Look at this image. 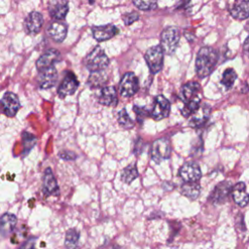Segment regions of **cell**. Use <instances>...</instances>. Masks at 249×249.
Returning a JSON list of instances; mask_svg holds the SVG:
<instances>
[{
    "label": "cell",
    "instance_id": "obj_2",
    "mask_svg": "<svg viewBox=\"0 0 249 249\" xmlns=\"http://www.w3.org/2000/svg\"><path fill=\"white\" fill-rule=\"evenodd\" d=\"M85 65L90 72L103 71L109 65V58L105 52L97 46L86 56Z\"/></svg>",
    "mask_w": 249,
    "mask_h": 249
},
{
    "label": "cell",
    "instance_id": "obj_22",
    "mask_svg": "<svg viewBox=\"0 0 249 249\" xmlns=\"http://www.w3.org/2000/svg\"><path fill=\"white\" fill-rule=\"evenodd\" d=\"M99 103L105 106H115L118 103V97H117V91L116 89L112 86L104 87L99 94L98 98Z\"/></svg>",
    "mask_w": 249,
    "mask_h": 249
},
{
    "label": "cell",
    "instance_id": "obj_16",
    "mask_svg": "<svg viewBox=\"0 0 249 249\" xmlns=\"http://www.w3.org/2000/svg\"><path fill=\"white\" fill-rule=\"evenodd\" d=\"M181 92L185 103L193 100H201L200 86L197 82H188L183 86Z\"/></svg>",
    "mask_w": 249,
    "mask_h": 249
},
{
    "label": "cell",
    "instance_id": "obj_15",
    "mask_svg": "<svg viewBox=\"0 0 249 249\" xmlns=\"http://www.w3.org/2000/svg\"><path fill=\"white\" fill-rule=\"evenodd\" d=\"M42 190H43V194L46 196H54L58 194V185L53 173V170L50 167H47L44 171Z\"/></svg>",
    "mask_w": 249,
    "mask_h": 249
},
{
    "label": "cell",
    "instance_id": "obj_11",
    "mask_svg": "<svg viewBox=\"0 0 249 249\" xmlns=\"http://www.w3.org/2000/svg\"><path fill=\"white\" fill-rule=\"evenodd\" d=\"M56 80H57V72L54 66L39 71L38 85L40 89H48L53 88L56 83Z\"/></svg>",
    "mask_w": 249,
    "mask_h": 249
},
{
    "label": "cell",
    "instance_id": "obj_23",
    "mask_svg": "<svg viewBox=\"0 0 249 249\" xmlns=\"http://www.w3.org/2000/svg\"><path fill=\"white\" fill-rule=\"evenodd\" d=\"M18 219L14 214L5 213L0 218V234L2 236L9 235L15 229Z\"/></svg>",
    "mask_w": 249,
    "mask_h": 249
},
{
    "label": "cell",
    "instance_id": "obj_34",
    "mask_svg": "<svg viewBox=\"0 0 249 249\" xmlns=\"http://www.w3.org/2000/svg\"><path fill=\"white\" fill-rule=\"evenodd\" d=\"M138 19H139V14L137 12H130V13L124 14L123 17V20L126 25H129Z\"/></svg>",
    "mask_w": 249,
    "mask_h": 249
},
{
    "label": "cell",
    "instance_id": "obj_6",
    "mask_svg": "<svg viewBox=\"0 0 249 249\" xmlns=\"http://www.w3.org/2000/svg\"><path fill=\"white\" fill-rule=\"evenodd\" d=\"M20 107L18 97L14 92H6L0 100V111L7 117H14Z\"/></svg>",
    "mask_w": 249,
    "mask_h": 249
},
{
    "label": "cell",
    "instance_id": "obj_30",
    "mask_svg": "<svg viewBox=\"0 0 249 249\" xmlns=\"http://www.w3.org/2000/svg\"><path fill=\"white\" fill-rule=\"evenodd\" d=\"M118 121H119L120 125L123 126L124 128H131L134 125V122L130 119V117L128 116V114L124 108L119 112Z\"/></svg>",
    "mask_w": 249,
    "mask_h": 249
},
{
    "label": "cell",
    "instance_id": "obj_3",
    "mask_svg": "<svg viewBox=\"0 0 249 249\" xmlns=\"http://www.w3.org/2000/svg\"><path fill=\"white\" fill-rule=\"evenodd\" d=\"M180 39L179 29L175 26L166 27L160 35V47L163 53L172 54L178 47Z\"/></svg>",
    "mask_w": 249,
    "mask_h": 249
},
{
    "label": "cell",
    "instance_id": "obj_7",
    "mask_svg": "<svg viewBox=\"0 0 249 249\" xmlns=\"http://www.w3.org/2000/svg\"><path fill=\"white\" fill-rule=\"evenodd\" d=\"M138 90V79L131 73H125L120 83V92L124 97H130Z\"/></svg>",
    "mask_w": 249,
    "mask_h": 249
},
{
    "label": "cell",
    "instance_id": "obj_32",
    "mask_svg": "<svg viewBox=\"0 0 249 249\" xmlns=\"http://www.w3.org/2000/svg\"><path fill=\"white\" fill-rule=\"evenodd\" d=\"M200 105V100H193V101H189V102H186L184 107L182 108L181 110V113L182 115L185 117V118H188L190 117L194 112L196 111V109L199 107Z\"/></svg>",
    "mask_w": 249,
    "mask_h": 249
},
{
    "label": "cell",
    "instance_id": "obj_13",
    "mask_svg": "<svg viewBox=\"0 0 249 249\" xmlns=\"http://www.w3.org/2000/svg\"><path fill=\"white\" fill-rule=\"evenodd\" d=\"M211 108L208 104H200L199 107L196 109V112H194L190 117L189 125L193 127H199L202 124H204L210 116Z\"/></svg>",
    "mask_w": 249,
    "mask_h": 249
},
{
    "label": "cell",
    "instance_id": "obj_24",
    "mask_svg": "<svg viewBox=\"0 0 249 249\" xmlns=\"http://www.w3.org/2000/svg\"><path fill=\"white\" fill-rule=\"evenodd\" d=\"M230 13L235 19L244 20L248 18V1L235 0L230 9Z\"/></svg>",
    "mask_w": 249,
    "mask_h": 249
},
{
    "label": "cell",
    "instance_id": "obj_8",
    "mask_svg": "<svg viewBox=\"0 0 249 249\" xmlns=\"http://www.w3.org/2000/svg\"><path fill=\"white\" fill-rule=\"evenodd\" d=\"M170 113V102L163 95H158L155 98L151 116L155 121H160L168 117Z\"/></svg>",
    "mask_w": 249,
    "mask_h": 249
},
{
    "label": "cell",
    "instance_id": "obj_4",
    "mask_svg": "<svg viewBox=\"0 0 249 249\" xmlns=\"http://www.w3.org/2000/svg\"><path fill=\"white\" fill-rule=\"evenodd\" d=\"M171 155V147L168 139L160 138L153 142L151 148V156L152 160L156 163H160L164 160L170 158Z\"/></svg>",
    "mask_w": 249,
    "mask_h": 249
},
{
    "label": "cell",
    "instance_id": "obj_37",
    "mask_svg": "<svg viewBox=\"0 0 249 249\" xmlns=\"http://www.w3.org/2000/svg\"><path fill=\"white\" fill-rule=\"evenodd\" d=\"M59 157L61 159H63L64 160H73L76 159V155L73 152H68V151L61 152L59 154Z\"/></svg>",
    "mask_w": 249,
    "mask_h": 249
},
{
    "label": "cell",
    "instance_id": "obj_38",
    "mask_svg": "<svg viewBox=\"0 0 249 249\" xmlns=\"http://www.w3.org/2000/svg\"><path fill=\"white\" fill-rule=\"evenodd\" d=\"M248 38H246L245 39V42H244V50H245V52L247 53V49H248Z\"/></svg>",
    "mask_w": 249,
    "mask_h": 249
},
{
    "label": "cell",
    "instance_id": "obj_27",
    "mask_svg": "<svg viewBox=\"0 0 249 249\" xmlns=\"http://www.w3.org/2000/svg\"><path fill=\"white\" fill-rule=\"evenodd\" d=\"M79 237H80V233L75 229L68 230L65 235V241H64L65 247L67 249H78Z\"/></svg>",
    "mask_w": 249,
    "mask_h": 249
},
{
    "label": "cell",
    "instance_id": "obj_14",
    "mask_svg": "<svg viewBox=\"0 0 249 249\" xmlns=\"http://www.w3.org/2000/svg\"><path fill=\"white\" fill-rule=\"evenodd\" d=\"M231 191V186L229 182L223 181L221 183H219L213 190V192L211 193L210 196H209V200L214 203V204H221L224 203L230 193Z\"/></svg>",
    "mask_w": 249,
    "mask_h": 249
},
{
    "label": "cell",
    "instance_id": "obj_36",
    "mask_svg": "<svg viewBox=\"0 0 249 249\" xmlns=\"http://www.w3.org/2000/svg\"><path fill=\"white\" fill-rule=\"evenodd\" d=\"M35 241H36V237H30L19 247V249H33Z\"/></svg>",
    "mask_w": 249,
    "mask_h": 249
},
{
    "label": "cell",
    "instance_id": "obj_35",
    "mask_svg": "<svg viewBox=\"0 0 249 249\" xmlns=\"http://www.w3.org/2000/svg\"><path fill=\"white\" fill-rule=\"evenodd\" d=\"M133 110L136 114V117H137V120L138 122L142 123L144 121V119L148 116V111L145 109V108H142V107H138V106H134L133 107Z\"/></svg>",
    "mask_w": 249,
    "mask_h": 249
},
{
    "label": "cell",
    "instance_id": "obj_1",
    "mask_svg": "<svg viewBox=\"0 0 249 249\" xmlns=\"http://www.w3.org/2000/svg\"><path fill=\"white\" fill-rule=\"evenodd\" d=\"M218 60L217 52L210 47H202L196 55V70L199 78H205L212 73Z\"/></svg>",
    "mask_w": 249,
    "mask_h": 249
},
{
    "label": "cell",
    "instance_id": "obj_31",
    "mask_svg": "<svg viewBox=\"0 0 249 249\" xmlns=\"http://www.w3.org/2000/svg\"><path fill=\"white\" fill-rule=\"evenodd\" d=\"M36 141H37V138L33 134L26 131L22 133V143H23L24 154L28 153L35 146Z\"/></svg>",
    "mask_w": 249,
    "mask_h": 249
},
{
    "label": "cell",
    "instance_id": "obj_29",
    "mask_svg": "<svg viewBox=\"0 0 249 249\" xmlns=\"http://www.w3.org/2000/svg\"><path fill=\"white\" fill-rule=\"evenodd\" d=\"M237 78V75L235 73V71L232 68H228L224 73H223V77H222V85L227 89H231V87L233 86L235 80Z\"/></svg>",
    "mask_w": 249,
    "mask_h": 249
},
{
    "label": "cell",
    "instance_id": "obj_21",
    "mask_svg": "<svg viewBox=\"0 0 249 249\" xmlns=\"http://www.w3.org/2000/svg\"><path fill=\"white\" fill-rule=\"evenodd\" d=\"M48 34L53 41L60 43L66 37L67 27L64 23H62L60 21H54V22L51 23L50 26L48 27Z\"/></svg>",
    "mask_w": 249,
    "mask_h": 249
},
{
    "label": "cell",
    "instance_id": "obj_28",
    "mask_svg": "<svg viewBox=\"0 0 249 249\" xmlns=\"http://www.w3.org/2000/svg\"><path fill=\"white\" fill-rule=\"evenodd\" d=\"M106 81H107L106 74L103 71H96V72H91L88 83L91 88H98L104 85Z\"/></svg>",
    "mask_w": 249,
    "mask_h": 249
},
{
    "label": "cell",
    "instance_id": "obj_33",
    "mask_svg": "<svg viewBox=\"0 0 249 249\" xmlns=\"http://www.w3.org/2000/svg\"><path fill=\"white\" fill-rule=\"evenodd\" d=\"M132 2L137 8L143 11L155 9L158 4V0H132Z\"/></svg>",
    "mask_w": 249,
    "mask_h": 249
},
{
    "label": "cell",
    "instance_id": "obj_40",
    "mask_svg": "<svg viewBox=\"0 0 249 249\" xmlns=\"http://www.w3.org/2000/svg\"><path fill=\"white\" fill-rule=\"evenodd\" d=\"M33 249H35V248H33Z\"/></svg>",
    "mask_w": 249,
    "mask_h": 249
},
{
    "label": "cell",
    "instance_id": "obj_9",
    "mask_svg": "<svg viewBox=\"0 0 249 249\" xmlns=\"http://www.w3.org/2000/svg\"><path fill=\"white\" fill-rule=\"evenodd\" d=\"M78 86H79V82L76 76L74 75V73L67 72L58 87L57 93L60 98H64L67 95L73 94L78 89Z\"/></svg>",
    "mask_w": 249,
    "mask_h": 249
},
{
    "label": "cell",
    "instance_id": "obj_12",
    "mask_svg": "<svg viewBox=\"0 0 249 249\" xmlns=\"http://www.w3.org/2000/svg\"><path fill=\"white\" fill-rule=\"evenodd\" d=\"M60 53L58 51L54 49L48 50L38 58L36 62V67L39 71L49 67H53L60 60Z\"/></svg>",
    "mask_w": 249,
    "mask_h": 249
},
{
    "label": "cell",
    "instance_id": "obj_39",
    "mask_svg": "<svg viewBox=\"0 0 249 249\" xmlns=\"http://www.w3.org/2000/svg\"><path fill=\"white\" fill-rule=\"evenodd\" d=\"M94 1H95V0H89V3H90V4H92Z\"/></svg>",
    "mask_w": 249,
    "mask_h": 249
},
{
    "label": "cell",
    "instance_id": "obj_19",
    "mask_svg": "<svg viewBox=\"0 0 249 249\" xmlns=\"http://www.w3.org/2000/svg\"><path fill=\"white\" fill-rule=\"evenodd\" d=\"M43 16L38 12H31L25 18V29L29 34H37L43 25Z\"/></svg>",
    "mask_w": 249,
    "mask_h": 249
},
{
    "label": "cell",
    "instance_id": "obj_17",
    "mask_svg": "<svg viewBox=\"0 0 249 249\" xmlns=\"http://www.w3.org/2000/svg\"><path fill=\"white\" fill-rule=\"evenodd\" d=\"M92 36L97 41H106L118 34V28L113 24H106L100 26H93L91 28Z\"/></svg>",
    "mask_w": 249,
    "mask_h": 249
},
{
    "label": "cell",
    "instance_id": "obj_20",
    "mask_svg": "<svg viewBox=\"0 0 249 249\" xmlns=\"http://www.w3.org/2000/svg\"><path fill=\"white\" fill-rule=\"evenodd\" d=\"M231 196L234 200V202L241 206L244 207L247 205L249 196L246 191V185L243 182H237L233 187H231Z\"/></svg>",
    "mask_w": 249,
    "mask_h": 249
},
{
    "label": "cell",
    "instance_id": "obj_10",
    "mask_svg": "<svg viewBox=\"0 0 249 249\" xmlns=\"http://www.w3.org/2000/svg\"><path fill=\"white\" fill-rule=\"evenodd\" d=\"M179 175L184 182H197L201 177V170L195 161H188L180 168Z\"/></svg>",
    "mask_w": 249,
    "mask_h": 249
},
{
    "label": "cell",
    "instance_id": "obj_18",
    "mask_svg": "<svg viewBox=\"0 0 249 249\" xmlns=\"http://www.w3.org/2000/svg\"><path fill=\"white\" fill-rule=\"evenodd\" d=\"M68 10L67 0H53L49 5L50 16L54 19H64Z\"/></svg>",
    "mask_w": 249,
    "mask_h": 249
},
{
    "label": "cell",
    "instance_id": "obj_26",
    "mask_svg": "<svg viewBox=\"0 0 249 249\" xmlns=\"http://www.w3.org/2000/svg\"><path fill=\"white\" fill-rule=\"evenodd\" d=\"M138 177V170L135 164H129L122 170L121 179L124 183L129 184Z\"/></svg>",
    "mask_w": 249,
    "mask_h": 249
},
{
    "label": "cell",
    "instance_id": "obj_25",
    "mask_svg": "<svg viewBox=\"0 0 249 249\" xmlns=\"http://www.w3.org/2000/svg\"><path fill=\"white\" fill-rule=\"evenodd\" d=\"M180 193L191 199H196L199 196L200 186L196 182H185L181 186Z\"/></svg>",
    "mask_w": 249,
    "mask_h": 249
},
{
    "label": "cell",
    "instance_id": "obj_5",
    "mask_svg": "<svg viewBox=\"0 0 249 249\" xmlns=\"http://www.w3.org/2000/svg\"><path fill=\"white\" fill-rule=\"evenodd\" d=\"M145 59L152 73L156 74L160 72L163 65V51L161 47L159 45L147 50Z\"/></svg>",
    "mask_w": 249,
    "mask_h": 249
}]
</instances>
